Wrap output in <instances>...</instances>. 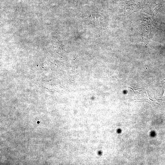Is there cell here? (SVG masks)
Instances as JSON below:
<instances>
[{"mask_svg":"<svg viewBox=\"0 0 165 165\" xmlns=\"http://www.w3.org/2000/svg\"><path fill=\"white\" fill-rule=\"evenodd\" d=\"M163 98L165 99V89L164 88H163Z\"/></svg>","mask_w":165,"mask_h":165,"instance_id":"6da1fadb","label":"cell"}]
</instances>
